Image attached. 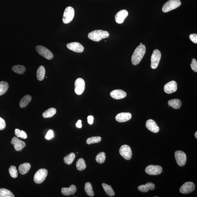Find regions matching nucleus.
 I'll list each match as a JSON object with an SVG mask.
<instances>
[{
  "label": "nucleus",
  "instance_id": "1",
  "mask_svg": "<svg viewBox=\"0 0 197 197\" xmlns=\"http://www.w3.org/2000/svg\"><path fill=\"white\" fill-rule=\"evenodd\" d=\"M146 52V47L144 45H140L136 48L131 57L133 65H137L142 60Z\"/></svg>",
  "mask_w": 197,
  "mask_h": 197
},
{
  "label": "nucleus",
  "instance_id": "2",
  "mask_svg": "<svg viewBox=\"0 0 197 197\" xmlns=\"http://www.w3.org/2000/svg\"><path fill=\"white\" fill-rule=\"evenodd\" d=\"M108 32L101 30H97L89 33L88 37L90 40L95 42H99L103 39L108 38Z\"/></svg>",
  "mask_w": 197,
  "mask_h": 197
},
{
  "label": "nucleus",
  "instance_id": "3",
  "mask_svg": "<svg viewBox=\"0 0 197 197\" xmlns=\"http://www.w3.org/2000/svg\"><path fill=\"white\" fill-rule=\"evenodd\" d=\"M181 5L180 0H169L163 6L162 10L163 12L167 13L179 7Z\"/></svg>",
  "mask_w": 197,
  "mask_h": 197
},
{
  "label": "nucleus",
  "instance_id": "4",
  "mask_svg": "<svg viewBox=\"0 0 197 197\" xmlns=\"http://www.w3.org/2000/svg\"><path fill=\"white\" fill-rule=\"evenodd\" d=\"M48 173V170L46 169H39L35 173L34 177V182L37 184H40L43 183L46 179Z\"/></svg>",
  "mask_w": 197,
  "mask_h": 197
},
{
  "label": "nucleus",
  "instance_id": "5",
  "mask_svg": "<svg viewBox=\"0 0 197 197\" xmlns=\"http://www.w3.org/2000/svg\"><path fill=\"white\" fill-rule=\"evenodd\" d=\"M75 16V10L72 7L69 6L65 8L64 12L63 21L64 23L68 24L73 20Z\"/></svg>",
  "mask_w": 197,
  "mask_h": 197
},
{
  "label": "nucleus",
  "instance_id": "6",
  "mask_svg": "<svg viewBox=\"0 0 197 197\" xmlns=\"http://www.w3.org/2000/svg\"><path fill=\"white\" fill-rule=\"evenodd\" d=\"M36 49L38 53L43 58L50 60L53 58V55L52 52L45 47L38 45L36 47Z\"/></svg>",
  "mask_w": 197,
  "mask_h": 197
},
{
  "label": "nucleus",
  "instance_id": "7",
  "mask_svg": "<svg viewBox=\"0 0 197 197\" xmlns=\"http://www.w3.org/2000/svg\"><path fill=\"white\" fill-rule=\"evenodd\" d=\"M161 53L160 50L155 49L153 52L151 58V67L153 69L157 68L161 58Z\"/></svg>",
  "mask_w": 197,
  "mask_h": 197
},
{
  "label": "nucleus",
  "instance_id": "8",
  "mask_svg": "<svg viewBox=\"0 0 197 197\" xmlns=\"http://www.w3.org/2000/svg\"><path fill=\"white\" fill-rule=\"evenodd\" d=\"M121 155L127 160H130L132 157V152L131 148L129 146L126 145H122L119 150Z\"/></svg>",
  "mask_w": 197,
  "mask_h": 197
},
{
  "label": "nucleus",
  "instance_id": "9",
  "mask_svg": "<svg viewBox=\"0 0 197 197\" xmlns=\"http://www.w3.org/2000/svg\"><path fill=\"white\" fill-rule=\"evenodd\" d=\"M75 91L76 94L78 95H82L85 89V80L82 78L77 79L75 81Z\"/></svg>",
  "mask_w": 197,
  "mask_h": 197
},
{
  "label": "nucleus",
  "instance_id": "10",
  "mask_svg": "<svg viewBox=\"0 0 197 197\" xmlns=\"http://www.w3.org/2000/svg\"><path fill=\"white\" fill-rule=\"evenodd\" d=\"M175 156L178 166H183L186 164L187 156L183 151H178L175 153Z\"/></svg>",
  "mask_w": 197,
  "mask_h": 197
},
{
  "label": "nucleus",
  "instance_id": "11",
  "mask_svg": "<svg viewBox=\"0 0 197 197\" xmlns=\"http://www.w3.org/2000/svg\"><path fill=\"white\" fill-rule=\"evenodd\" d=\"M145 172L151 175H157L162 172L163 168L159 166L149 165L146 167L145 169Z\"/></svg>",
  "mask_w": 197,
  "mask_h": 197
},
{
  "label": "nucleus",
  "instance_id": "12",
  "mask_svg": "<svg viewBox=\"0 0 197 197\" xmlns=\"http://www.w3.org/2000/svg\"><path fill=\"white\" fill-rule=\"evenodd\" d=\"M195 185L192 182H187L180 188V192L183 194H188L192 193L195 190Z\"/></svg>",
  "mask_w": 197,
  "mask_h": 197
},
{
  "label": "nucleus",
  "instance_id": "13",
  "mask_svg": "<svg viewBox=\"0 0 197 197\" xmlns=\"http://www.w3.org/2000/svg\"><path fill=\"white\" fill-rule=\"evenodd\" d=\"M11 143L13 145L15 150L16 151H22L26 146V143L16 137L13 138Z\"/></svg>",
  "mask_w": 197,
  "mask_h": 197
},
{
  "label": "nucleus",
  "instance_id": "14",
  "mask_svg": "<svg viewBox=\"0 0 197 197\" xmlns=\"http://www.w3.org/2000/svg\"><path fill=\"white\" fill-rule=\"evenodd\" d=\"M67 46L69 49L77 53H82L84 50L83 46L77 42H73L67 44Z\"/></svg>",
  "mask_w": 197,
  "mask_h": 197
},
{
  "label": "nucleus",
  "instance_id": "15",
  "mask_svg": "<svg viewBox=\"0 0 197 197\" xmlns=\"http://www.w3.org/2000/svg\"><path fill=\"white\" fill-rule=\"evenodd\" d=\"M177 89V83L175 81L168 82L164 87V91L168 94H171L176 92Z\"/></svg>",
  "mask_w": 197,
  "mask_h": 197
},
{
  "label": "nucleus",
  "instance_id": "16",
  "mask_svg": "<svg viewBox=\"0 0 197 197\" xmlns=\"http://www.w3.org/2000/svg\"><path fill=\"white\" fill-rule=\"evenodd\" d=\"M128 16V12L126 10H121L118 12L115 16V21L118 23L121 24L124 22V20Z\"/></svg>",
  "mask_w": 197,
  "mask_h": 197
},
{
  "label": "nucleus",
  "instance_id": "17",
  "mask_svg": "<svg viewBox=\"0 0 197 197\" xmlns=\"http://www.w3.org/2000/svg\"><path fill=\"white\" fill-rule=\"evenodd\" d=\"M132 115L129 112H121L118 114L115 117L116 120L122 123L127 122L131 118Z\"/></svg>",
  "mask_w": 197,
  "mask_h": 197
},
{
  "label": "nucleus",
  "instance_id": "18",
  "mask_svg": "<svg viewBox=\"0 0 197 197\" xmlns=\"http://www.w3.org/2000/svg\"><path fill=\"white\" fill-rule=\"evenodd\" d=\"M146 126L148 130L153 133H157L160 130V128L157 124L152 119H149L146 121Z\"/></svg>",
  "mask_w": 197,
  "mask_h": 197
},
{
  "label": "nucleus",
  "instance_id": "19",
  "mask_svg": "<svg viewBox=\"0 0 197 197\" xmlns=\"http://www.w3.org/2000/svg\"><path fill=\"white\" fill-rule=\"evenodd\" d=\"M110 95L112 98L118 100L124 98L127 95V94L122 90H116L112 91L110 93Z\"/></svg>",
  "mask_w": 197,
  "mask_h": 197
},
{
  "label": "nucleus",
  "instance_id": "20",
  "mask_svg": "<svg viewBox=\"0 0 197 197\" xmlns=\"http://www.w3.org/2000/svg\"><path fill=\"white\" fill-rule=\"evenodd\" d=\"M61 191L62 194L65 196L74 195L77 191L76 187L75 185H71L69 188H62Z\"/></svg>",
  "mask_w": 197,
  "mask_h": 197
},
{
  "label": "nucleus",
  "instance_id": "21",
  "mask_svg": "<svg viewBox=\"0 0 197 197\" xmlns=\"http://www.w3.org/2000/svg\"><path fill=\"white\" fill-rule=\"evenodd\" d=\"M31 167V165L28 163H24L20 165L19 166V171L20 174L22 175L26 174L29 171Z\"/></svg>",
  "mask_w": 197,
  "mask_h": 197
},
{
  "label": "nucleus",
  "instance_id": "22",
  "mask_svg": "<svg viewBox=\"0 0 197 197\" xmlns=\"http://www.w3.org/2000/svg\"><path fill=\"white\" fill-rule=\"evenodd\" d=\"M168 104L170 106L175 109H179L182 105L181 100L178 99H171L168 101Z\"/></svg>",
  "mask_w": 197,
  "mask_h": 197
},
{
  "label": "nucleus",
  "instance_id": "23",
  "mask_svg": "<svg viewBox=\"0 0 197 197\" xmlns=\"http://www.w3.org/2000/svg\"><path fill=\"white\" fill-rule=\"evenodd\" d=\"M36 74L37 79L38 80L41 81L44 79L45 75V70L43 66H40L38 67Z\"/></svg>",
  "mask_w": 197,
  "mask_h": 197
},
{
  "label": "nucleus",
  "instance_id": "24",
  "mask_svg": "<svg viewBox=\"0 0 197 197\" xmlns=\"http://www.w3.org/2000/svg\"><path fill=\"white\" fill-rule=\"evenodd\" d=\"M31 100V96L30 95H26L24 96L20 101L19 105L22 108H23L27 106L28 103Z\"/></svg>",
  "mask_w": 197,
  "mask_h": 197
},
{
  "label": "nucleus",
  "instance_id": "25",
  "mask_svg": "<svg viewBox=\"0 0 197 197\" xmlns=\"http://www.w3.org/2000/svg\"><path fill=\"white\" fill-rule=\"evenodd\" d=\"M102 186L103 188L104 191L106 192L108 196L112 197L115 195V193H114L112 187L110 186L107 185L106 184L103 183Z\"/></svg>",
  "mask_w": 197,
  "mask_h": 197
},
{
  "label": "nucleus",
  "instance_id": "26",
  "mask_svg": "<svg viewBox=\"0 0 197 197\" xmlns=\"http://www.w3.org/2000/svg\"><path fill=\"white\" fill-rule=\"evenodd\" d=\"M56 113V109L54 108H50L45 111L43 114V116L44 118H48L53 117Z\"/></svg>",
  "mask_w": 197,
  "mask_h": 197
},
{
  "label": "nucleus",
  "instance_id": "27",
  "mask_svg": "<svg viewBox=\"0 0 197 197\" xmlns=\"http://www.w3.org/2000/svg\"><path fill=\"white\" fill-rule=\"evenodd\" d=\"M76 167L78 171H81L85 170L87 167L85 160L82 158L79 159L76 163Z\"/></svg>",
  "mask_w": 197,
  "mask_h": 197
},
{
  "label": "nucleus",
  "instance_id": "28",
  "mask_svg": "<svg viewBox=\"0 0 197 197\" xmlns=\"http://www.w3.org/2000/svg\"><path fill=\"white\" fill-rule=\"evenodd\" d=\"M85 190L86 194L90 197H93L94 193L91 184L90 182L85 183Z\"/></svg>",
  "mask_w": 197,
  "mask_h": 197
},
{
  "label": "nucleus",
  "instance_id": "29",
  "mask_svg": "<svg viewBox=\"0 0 197 197\" xmlns=\"http://www.w3.org/2000/svg\"><path fill=\"white\" fill-rule=\"evenodd\" d=\"M75 154L73 153H71L70 154L67 155L64 159V161L66 164L67 165H70L75 160Z\"/></svg>",
  "mask_w": 197,
  "mask_h": 197
},
{
  "label": "nucleus",
  "instance_id": "30",
  "mask_svg": "<svg viewBox=\"0 0 197 197\" xmlns=\"http://www.w3.org/2000/svg\"><path fill=\"white\" fill-rule=\"evenodd\" d=\"M26 68L23 65H16L13 67L12 70L15 73L19 74H23L26 71Z\"/></svg>",
  "mask_w": 197,
  "mask_h": 197
},
{
  "label": "nucleus",
  "instance_id": "31",
  "mask_svg": "<svg viewBox=\"0 0 197 197\" xmlns=\"http://www.w3.org/2000/svg\"><path fill=\"white\" fill-rule=\"evenodd\" d=\"M9 85L7 82L5 81L0 82V96L2 95L7 91Z\"/></svg>",
  "mask_w": 197,
  "mask_h": 197
},
{
  "label": "nucleus",
  "instance_id": "32",
  "mask_svg": "<svg viewBox=\"0 0 197 197\" xmlns=\"http://www.w3.org/2000/svg\"><path fill=\"white\" fill-rule=\"evenodd\" d=\"M14 194L9 190L5 188L0 189V197H14Z\"/></svg>",
  "mask_w": 197,
  "mask_h": 197
},
{
  "label": "nucleus",
  "instance_id": "33",
  "mask_svg": "<svg viewBox=\"0 0 197 197\" xmlns=\"http://www.w3.org/2000/svg\"><path fill=\"white\" fill-rule=\"evenodd\" d=\"M106 158V154L103 152H101L98 153L96 157V161L99 164H103L105 162Z\"/></svg>",
  "mask_w": 197,
  "mask_h": 197
},
{
  "label": "nucleus",
  "instance_id": "34",
  "mask_svg": "<svg viewBox=\"0 0 197 197\" xmlns=\"http://www.w3.org/2000/svg\"><path fill=\"white\" fill-rule=\"evenodd\" d=\"M101 137L99 136L92 137L88 138L87 140V144L88 145L95 144L100 142L101 141Z\"/></svg>",
  "mask_w": 197,
  "mask_h": 197
},
{
  "label": "nucleus",
  "instance_id": "35",
  "mask_svg": "<svg viewBox=\"0 0 197 197\" xmlns=\"http://www.w3.org/2000/svg\"><path fill=\"white\" fill-rule=\"evenodd\" d=\"M8 171L11 177L13 178H16L17 177L18 173L16 166H11Z\"/></svg>",
  "mask_w": 197,
  "mask_h": 197
},
{
  "label": "nucleus",
  "instance_id": "36",
  "mask_svg": "<svg viewBox=\"0 0 197 197\" xmlns=\"http://www.w3.org/2000/svg\"><path fill=\"white\" fill-rule=\"evenodd\" d=\"M138 189L139 191L142 192V193H147L149 190L145 184L140 185L138 187Z\"/></svg>",
  "mask_w": 197,
  "mask_h": 197
},
{
  "label": "nucleus",
  "instance_id": "37",
  "mask_svg": "<svg viewBox=\"0 0 197 197\" xmlns=\"http://www.w3.org/2000/svg\"><path fill=\"white\" fill-rule=\"evenodd\" d=\"M191 68L193 71L197 72V62L195 58H193L191 64Z\"/></svg>",
  "mask_w": 197,
  "mask_h": 197
},
{
  "label": "nucleus",
  "instance_id": "38",
  "mask_svg": "<svg viewBox=\"0 0 197 197\" xmlns=\"http://www.w3.org/2000/svg\"><path fill=\"white\" fill-rule=\"evenodd\" d=\"M6 124L4 119L0 117V130H2L5 129Z\"/></svg>",
  "mask_w": 197,
  "mask_h": 197
},
{
  "label": "nucleus",
  "instance_id": "39",
  "mask_svg": "<svg viewBox=\"0 0 197 197\" xmlns=\"http://www.w3.org/2000/svg\"><path fill=\"white\" fill-rule=\"evenodd\" d=\"M189 38L190 40L193 43L196 44L197 43V34H192L190 35Z\"/></svg>",
  "mask_w": 197,
  "mask_h": 197
},
{
  "label": "nucleus",
  "instance_id": "40",
  "mask_svg": "<svg viewBox=\"0 0 197 197\" xmlns=\"http://www.w3.org/2000/svg\"><path fill=\"white\" fill-rule=\"evenodd\" d=\"M54 137V133L53 131L52 130H49L47 133L45 138L49 140Z\"/></svg>",
  "mask_w": 197,
  "mask_h": 197
},
{
  "label": "nucleus",
  "instance_id": "41",
  "mask_svg": "<svg viewBox=\"0 0 197 197\" xmlns=\"http://www.w3.org/2000/svg\"><path fill=\"white\" fill-rule=\"evenodd\" d=\"M146 186H147L149 190H153L155 188V185L154 184L151 182H148L145 184Z\"/></svg>",
  "mask_w": 197,
  "mask_h": 197
},
{
  "label": "nucleus",
  "instance_id": "42",
  "mask_svg": "<svg viewBox=\"0 0 197 197\" xmlns=\"http://www.w3.org/2000/svg\"><path fill=\"white\" fill-rule=\"evenodd\" d=\"M27 135L25 131L21 130L20 131L19 138H22V139H25L27 138Z\"/></svg>",
  "mask_w": 197,
  "mask_h": 197
},
{
  "label": "nucleus",
  "instance_id": "43",
  "mask_svg": "<svg viewBox=\"0 0 197 197\" xmlns=\"http://www.w3.org/2000/svg\"><path fill=\"white\" fill-rule=\"evenodd\" d=\"M88 122L89 124H92L93 123L94 118L92 115L88 116L87 117Z\"/></svg>",
  "mask_w": 197,
  "mask_h": 197
},
{
  "label": "nucleus",
  "instance_id": "44",
  "mask_svg": "<svg viewBox=\"0 0 197 197\" xmlns=\"http://www.w3.org/2000/svg\"><path fill=\"white\" fill-rule=\"evenodd\" d=\"M82 121L81 120H79L77 121L76 124V127L79 128H81L82 127Z\"/></svg>",
  "mask_w": 197,
  "mask_h": 197
},
{
  "label": "nucleus",
  "instance_id": "45",
  "mask_svg": "<svg viewBox=\"0 0 197 197\" xmlns=\"http://www.w3.org/2000/svg\"><path fill=\"white\" fill-rule=\"evenodd\" d=\"M20 131H21V130L19 129H15V133L17 137L19 138Z\"/></svg>",
  "mask_w": 197,
  "mask_h": 197
},
{
  "label": "nucleus",
  "instance_id": "46",
  "mask_svg": "<svg viewBox=\"0 0 197 197\" xmlns=\"http://www.w3.org/2000/svg\"><path fill=\"white\" fill-rule=\"evenodd\" d=\"M195 137L196 138V139H197V131H196V133H195Z\"/></svg>",
  "mask_w": 197,
  "mask_h": 197
},
{
  "label": "nucleus",
  "instance_id": "47",
  "mask_svg": "<svg viewBox=\"0 0 197 197\" xmlns=\"http://www.w3.org/2000/svg\"><path fill=\"white\" fill-rule=\"evenodd\" d=\"M142 43H140V45H142Z\"/></svg>",
  "mask_w": 197,
  "mask_h": 197
}]
</instances>
